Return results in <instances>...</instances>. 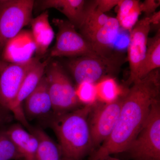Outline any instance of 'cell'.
<instances>
[{
	"label": "cell",
	"instance_id": "6da1fadb",
	"mask_svg": "<svg viewBox=\"0 0 160 160\" xmlns=\"http://www.w3.org/2000/svg\"><path fill=\"white\" fill-rule=\"evenodd\" d=\"M160 75L159 69H156L132 84L124 96L114 129L89 160L126 152L148 117L152 102L159 98Z\"/></svg>",
	"mask_w": 160,
	"mask_h": 160
},
{
	"label": "cell",
	"instance_id": "4fadbf2b",
	"mask_svg": "<svg viewBox=\"0 0 160 160\" xmlns=\"http://www.w3.org/2000/svg\"><path fill=\"white\" fill-rule=\"evenodd\" d=\"M23 107L27 120L48 116L51 112L53 113L45 75L34 91L24 101Z\"/></svg>",
	"mask_w": 160,
	"mask_h": 160
},
{
	"label": "cell",
	"instance_id": "44dd1931",
	"mask_svg": "<svg viewBox=\"0 0 160 160\" xmlns=\"http://www.w3.org/2000/svg\"><path fill=\"white\" fill-rule=\"evenodd\" d=\"M160 67V29L153 37L148 38L147 49L139 74L141 79Z\"/></svg>",
	"mask_w": 160,
	"mask_h": 160
},
{
	"label": "cell",
	"instance_id": "7c38bea8",
	"mask_svg": "<svg viewBox=\"0 0 160 160\" xmlns=\"http://www.w3.org/2000/svg\"><path fill=\"white\" fill-rule=\"evenodd\" d=\"M36 51L31 31L22 29L6 43L0 55V59L9 63H25L33 58Z\"/></svg>",
	"mask_w": 160,
	"mask_h": 160
},
{
	"label": "cell",
	"instance_id": "e0dca14e",
	"mask_svg": "<svg viewBox=\"0 0 160 160\" xmlns=\"http://www.w3.org/2000/svg\"><path fill=\"white\" fill-rule=\"evenodd\" d=\"M120 26L116 18H109L107 22L89 38V42L100 55L108 56L110 46L117 36Z\"/></svg>",
	"mask_w": 160,
	"mask_h": 160
},
{
	"label": "cell",
	"instance_id": "603a6c76",
	"mask_svg": "<svg viewBox=\"0 0 160 160\" xmlns=\"http://www.w3.org/2000/svg\"><path fill=\"white\" fill-rule=\"evenodd\" d=\"M22 157L6 129L0 130V160H20Z\"/></svg>",
	"mask_w": 160,
	"mask_h": 160
},
{
	"label": "cell",
	"instance_id": "ffe728a7",
	"mask_svg": "<svg viewBox=\"0 0 160 160\" xmlns=\"http://www.w3.org/2000/svg\"><path fill=\"white\" fill-rule=\"evenodd\" d=\"M140 3L138 0H120L117 6L116 18L120 27L131 31L138 21L139 17L142 13Z\"/></svg>",
	"mask_w": 160,
	"mask_h": 160
},
{
	"label": "cell",
	"instance_id": "3957f363",
	"mask_svg": "<svg viewBox=\"0 0 160 160\" xmlns=\"http://www.w3.org/2000/svg\"><path fill=\"white\" fill-rule=\"evenodd\" d=\"M126 152L132 160H160L159 98L152 102L148 117Z\"/></svg>",
	"mask_w": 160,
	"mask_h": 160
},
{
	"label": "cell",
	"instance_id": "5b68a950",
	"mask_svg": "<svg viewBox=\"0 0 160 160\" xmlns=\"http://www.w3.org/2000/svg\"><path fill=\"white\" fill-rule=\"evenodd\" d=\"M53 115H59L79 108L80 104L75 87L62 66L57 61H50L45 73Z\"/></svg>",
	"mask_w": 160,
	"mask_h": 160
},
{
	"label": "cell",
	"instance_id": "9a60e30c",
	"mask_svg": "<svg viewBox=\"0 0 160 160\" xmlns=\"http://www.w3.org/2000/svg\"><path fill=\"white\" fill-rule=\"evenodd\" d=\"M31 33L36 47L37 57L46 54L54 39L55 33L49 22V12L46 10L30 22Z\"/></svg>",
	"mask_w": 160,
	"mask_h": 160
},
{
	"label": "cell",
	"instance_id": "9c48e42d",
	"mask_svg": "<svg viewBox=\"0 0 160 160\" xmlns=\"http://www.w3.org/2000/svg\"><path fill=\"white\" fill-rule=\"evenodd\" d=\"M40 60L37 56L26 62L12 63L0 59V108L11 112L23 80Z\"/></svg>",
	"mask_w": 160,
	"mask_h": 160
},
{
	"label": "cell",
	"instance_id": "ba28073f",
	"mask_svg": "<svg viewBox=\"0 0 160 160\" xmlns=\"http://www.w3.org/2000/svg\"><path fill=\"white\" fill-rule=\"evenodd\" d=\"M125 95L111 102L97 101L93 104L88 118L92 149L99 147L110 136L117 122Z\"/></svg>",
	"mask_w": 160,
	"mask_h": 160
},
{
	"label": "cell",
	"instance_id": "277c9868",
	"mask_svg": "<svg viewBox=\"0 0 160 160\" xmlns=\"http://www.w3.org/2000/svg\"><path fill=\"white\" fill-rule=\"evenodd\" d=\"M123 62L120 54L90 55L72 58L67 66L77 84L85 82L96 83L103 78L112 77Z\"/></svg>",
	"mask_w": 160,
	"mask_h": 160
},
{
	"label": "cell",
	"instance_id": "7a4b0ae2",
	"mask_svg": "<svg viewBox=\"0 0 160 160\" xmlns=\"http://www.w3.org/2000/svg\"><path fill=\"white\" fill-rule=\"evenodd\" d=\"M93 105H84L50 118L49 123L58 140L62 160H83L92 151L88 118Z\"/></svg>",
	"mask_w": 160,
	"mask_h": 160
},
{
	"label": "cell",
	"instance_id": "8992f818",
	"mask_svg": "<svg viewBox=\"0 0 160 160\" xmlns=\"http://www.w3.org/2000/svg\"><path fill=\"white\" fill-rule=\"evenodd\" d=\"M32 0H0V55L6 43L30 24Z\"/></svg>",
	"mask_w": 160,
	"mask_h": 160
},
{
	"label": "cell",
	"instance_id": "cb8c5ba5",
	"mask_svg": "<svg viewBox=\"0 0 160 160\" xmlns=\"http://www.w3.org/2000/svg\"><path fill=\"white\" fill-rule=\"evenodd\" d=\"M76 95L80 104L84 105L94 104L97 101L95 83L82 82L75 87Z\"/></svg>",
	"mask_w": 160,
	"mask_h": 160
},
{
	"label": "cell",
	"instance_id": "52a82bcc",
	"mask_svg": "<svg viewBox=\"0 0 160 160\" xmlns=\"http://www.w3.org/2000/svg\"><path fill=\"white\" fill-rule=\"evenodd\" d=\"M52 22L58 28L56 42L50 53V58H76L90 55H100L68 20L54 18ZM102 56V55H101Z\"/></svg>",
	"mask_w": 160,
	"mask_h": 160
},
{
	"label": "cell",
	"instance_id": "5bb4252c",
	"mask_svg": "<svg viewBox=\"0 0 160 160\" xmlns=\"http://www.w3.org/2000/svg\"><path fill=\"white\" fill-rule=\"evenodd\" d=\"M86 3L84 0H42L34 2V6H37L40 11L51 8L57 9L79 29L84 19Z\"/></svg>",
	"mask_w": 160,
	"mask_h": 160
},
{
	"label": "cell",
	"instance_id": "83f0119b",
	"mask_svg": "<svg viewBox=\"0 0 160 160\" xmlns=\"http://www.w3.org/2000/svg\"><path fill=\"white\" fill-rule=\"evenodd\" d=\"M95 160H122L117 158L112 157L111 156H108L105 157L100 158L98 159Z\"/></svg>",
	"mask_w": 160,
	"mask_h": 160
},
{
	"label": "cell",
	"instance_id": "4316f807",
	"mask_svg": "<svg viewBox=\"0 0 160 160\" xmlns=\"http://www.w3.org/2000/svg\"><path fill=\"white\" fill-rule=\"evenodd\" d=\"M149 18V22L151 25H160V11L155 12L151 15L148 17Z\"/></svg>",
	"mask_w": 160,
	"mask_h": 160
},
{
	"label": "cell",
	"instance_id": "30bf717a",
	"mask_svg": "<svg viewBox=\"0 0 160 160\" xmlns=\"http://www.w3.org/2000/svg\"><path fill=\"white\" fill-rule=\"evenodd\" d=\"M151 29L149 17L138 21L130 31L128 47L129 75L126 85L130 86L138 80L147 49L148 35Z\"/></svg>",
	"mask_w": 160,
	"mask_h": 160
},
{
	"label": "cell",
	"instance_id": "8fae6325",
	"mask_svg": "<svg viewBox=\"0 0 160 160\" xmlns=\"http://www.w3.org/2000/svg\"><path fill=\"white\" fill-rule=\"evenodd\" d=\"M49 58L44 62H39L26 75L23 80L17 97L15 100L12 113L22 126L28 130L31 127L27 120L23 110L24 101L36 89L45 75V71L50 61Z\"/></svg>",
	"mask_w": 160,
	"mask_h": 160
},
{
	"label": "cell",
	"instance_id": "484cf974",
	"mask_svg": "<svg viewBox=\"0 0 160 160\" xmlns=\"http://www.w3.org/2000/svg\"><path fill=\"white\" fill-rule=\"evenodd\" d=\"M120 0H96L98 9L103 13L110 11L117 6Z\"/></svg>",
	"mask_w": 160,
	"mask_h": 160
},
{
	"label": "cell",
	"instance_id": "d4e9b609",
	"mask_svg": "<svg viewBox=\"0 0 160 160\" xmlns=\"http://www.w3.org/2000/svg\"><path fill=\"white\" fill-rule=\"evenodd\" d=\"M160 5L159 0H146L140 3V10L141 12H144L146 15V17H149L155 12Z\"/></svg>",
	"mask_w": 160,
	"mask_h": 160
},
{
	"label": "cell",
	"instance_id": "ac0fdd59",
	"mask_svg": "<svg viewBox=\"0 0 160 160\" xmlns=\"http://www.w3.org/2000/svg\"><path fill=\"white\" fill-rule=\"evenodd\" d=\"M110 17L100 12L95 1H86L85 15L79 29L87 41L97 30L107 22Z\"/></svg>",
	"mask_w": 160,
	"mask_h": 160
},
{
	"label": "cell",
	"instance_id": "d6986e66",
	"mask_svg": "<svg viewBox=\"0 0 160 160\" xmlns=\"http://www.w3.org/2000/svg\"><path fill=\"white\" fill-rule=\"evenodd\" d=\"M36 137L38 145L36 160H62L58 145L40 128L31 126L29 129Z\"/></svg>",
	"mask_w": 160,
	"mask_h": 160
},
{
	"label": "cell",
	"instance_id": "7402d4cb",
	"mask_svg": "<svg viewBox=\"0 0 160 160\" xmlns=\"http://www.w3.org/2000/svg\"><path fill=\"white\" fill-rule=\"evenodd\" d=\"M97 101L103 103L113 102L126 94L125 90L112 77L103 78L95 83Z\"/></svg>",
	"mask_w": 160,
	"mask_h": 160
},
{
	"label": "cell",
	"instance_id": "2e32d148",
	"mask_svg": "<svg viewBox=\"0 0 160 160\" xmlns=\"http://www.w3.org/2000/svg\"><path fill=\"white\" fill-rule=\"evenodd\" d=\"M22 157L23 160H36L38 142L36 137L21 124H14L6 129Z\"/></svg>",
	"mask_w": 160,
	"mask_h": 160
}]
</instances>
